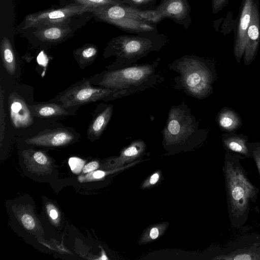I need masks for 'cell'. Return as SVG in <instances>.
Returning <instances> with one entry per match:
<instances>
[{
    "instance_id": "cell-1",
    "label": "cell",
    "mask_w": 260,
    "mask_h": 260,
    "mask_svg": "<svg viewBox=\"0 0 260 260\" xmlns=\"http://www.w3.org/2000/svg\"><path fill=\"white\" fill-rule=\"evenodd\" d=\"M223 172L231 222L240 228L248 218L251 203L256 202L258 189L250 181L238 156L226 154Z\"/></svg>"
},
{
    "instance_id": "cell-2",
    "label": "cell",
    "mask_w": 260,
    "mask_h": 260,
    "mask_svg": "<svg viewBox=\"0 0 260 260\" xmlns=\"http://www.w3.org/2000/svg\"><path fill=\"white\" fill-rule=\"evenodd\" d=\"M168 41L167 37L158 31L120 35L107 43L104 55L115 56V63L119 68L128 67L136 64L150 52L160 50Z\"/></svg>"
},
{
    "instance_id": "cell-3",
    "label": "cell",
    "mask_w": 260,
    "mask_h": 260,
    "mask_svg": "<svg viewBox=\"0 0 260 260\" xmlns=\"http://www.w3.org/2000/svg\"><path fill=\"white\" fill-rule=\"evenodd\" d=\"M91 13L100 21L135 34L157 31L156 24L161 21L154 9L141 10L124 4L92 8Z\"/></svg>"
},
{
    "instance_id": "cell-4",
    "label": "cell",
    "mask_w": 260,
    "mask_h": 260,
    "mask_svg": "<svg viewBox=\"0 0 260 260\" xmlns=\"http://www.w3.org/2000/svg\"><path fill=\"white\" fill-rule=\"evenodd\" d=\"M159 58L153 64H136L106 73L99 84L123 92L125 95L142 91L156 84L160 79L157 73Z\"/></svg>"
},
{
    "instance_id": "cell-5",
    "label": "cell",
    "mask_w": 260,
    "mask_h": 260,
    "mask_svg": "<svg viewBox=\"0 0 260 260\" xmlns=\"http://www.w3.org/2000/svg\"><path fill=\"white\" fill-rule=\"evenodd\" d=\"M170 69L179 74L176 87L187 94L201 99L211 92L213 75L204 58L186 55L172 62Z\"/></svg>"
},
{
    "instance_id": "cell-6",
    "label": "cell",
    "mask_w": 260,
    "mask_h": 260,
    "mask_svg": "<svg viewBox=\"0 0 260 260\" xmlns=\"http://www.w3.org/2000/svg\"><path fill=\"white\" fill-rule=\"evenodd\" d=\"M162 134L165 147L182 148L188 145L193 147L201 140L203 132L189 108L182 103L170 110Z\"/></svg>"
},
{
    "instance_id": "cell-7",
    "label": "cell",
    "mask_w": 260,
    "mask_h": 260,
    "mask_svg": "<svg viewBox=\"0 0 260 260\" xmlns=\"http://www.w3.org/2000/svg\"><path fill=\"white\" fill-rule=\"evenodd\" d=\"M91 7L71 4L27 15L22 22L23 29L37 28L51 25H69L74 18L91 13Z\"/></svg>"
},
{
    "instance_id": "cell-8",
    "label": "cell",
    "mask_w": 260,
    "mask_h": 260,
    "mask_svg": "<svg viewBox=\"0 0 260 260\" xmlns=\"http://www.w3.org/2000/svg\"><path fill=\"white\" fill-rule=\"evenodd\" d=\"M111 96L117 99L125 96L121 91L107 88H96L86 81L64 93L60 98L64 108L87 104Z\"/></svg>"
},
{
    "instance_id": "cell-9",
    "label": "cell",
    "mask_w": 260,
    "mask_h": 260,
    "mask_svg": "<svg viewBox=\"0 0 260 260\" xmlns=\"http://www.w3.org/2000/svg\"><path fill=\"white\" fill-rule=\"evenodd\" d=\"M153 9L156 11L161 21L170 19L185 29L188 28L192 22L188 0H161Z\"/></svg>"
},
{
    "instance_id": "cell-10",
    "label": "cell",
    "mask_w": 260,
    "mask_h": 260,
    "mask_svg": "<svg viewBox=\"0 0 260 260\" xmlns=\"http://www.w3.org/2000/svg\"><path fill=\"white\" fill-rule=\"evenodd\" d=\"M254 2V0H243L239 8L238 21L235 31L234 46V55L238 62L243 55Z\"/></svg>"
},
{
    "instance_id": "cell-11",
    "label": "cell",
    "mask_w": 260,
    "mask_h": 260,
    "mask_svg": "<svg viewBox=\"0 0 260 260\" xmlns=\"http://www.w3.org/2000/svg\"><path fill=\"white\" fill-rule=\"evenodd\" d=\"M260 44V11L259 0H254L251 21L247 32L243 53L244 63L250 64L255 57Z\"/></svg>"
},
{
    "instance_id": "cell-12",
    "label": "cell",
    "mask_w": 260,
    "mask_h": 260,
    "mask_svg": "<svg viewBox=\"0 0 260 260\" xmlns=\"http://www.w3.org/2000/svg\"><path fill=\"white\" fill-rule=\"evenodd\" d=\"M74 138L73 134L65 129H47L26 139L25 142L37 146L58 147L70 143Z\"/></svg>"
},
{
    "instance_id": "cell-13",
    "label": "cell",
    "mask_w": 260,
    "mask_h": 260,
    "mask_svg": "<svg viewBox=\"0 0 260 260\" xmlns=\"http://www.w3.org/2000/svg\"><path fill=\"white\" fill-rule=\"evenodd\" d=\"M9 105L11 121L15 127H26L33 123L30 109L20 95L15 92L10 93Z\"/></svg>"
},
{
    "instance_id": "cell-14",
    "label": "cell",
    "mask_w": 260,
    "mask_h": 260,
    "mask_svg": "<svg viewBox=\"0 0 260 260\" xmlns=\"http://www.w3.org/2000/svg\"><path fill=\"white\" fill-rule=\"evenodd\" d=\"M74 30L69 25H51L36 28L34 36L42 42L61 43L74 35Z\"/></svg>"
},
{
    "instance_id": "cell-15",
    "label": "cell",
    "mask_w": 260,
    "mask_h": 260,
    "mask_svg": "<svg viewBox=\"0 0 260 260\" xmlns=\"http://www.w3.org/2000/svg\"><path fill=\"white\" fill-rule=\"evenodd\" d=\"M24 162L28 170L38 174H46L52 170V162L45 153L31 149L22 152Z\"/></svg>"
},
{
    "instance_id": "cell-16",
    "label": "cell",
    "mask_w": 260,
    "mask_h": 260,
    "mask_svg": "<svg viewBox=\"0 0 260 260\" xmlns=\"http://www.w3.org/2000/svg\"><path fill=\"white\" fill-rule=\"evenodd\" d=\"M146 147L145 142L142 140L133 142L122 150L118 157L109 160L105 169L112 170L122 167L125 164L133 162L144 152Z\"/></svg>"
},
{
    "instance_id": "cell-17",
    "label": "cell",
    "mask_w": 260,
    "mask_h": 260,
    "mask_svg": "<svg viewBox=\"0 0 260 260\" xmlns=\"http://www.w3.org/2000/svg\"><path fill=\"white\" fill-rule=\"evenodd\" d=\"M113 111L112 105H109L96 116L89 126L88 137L98 138L102 135L110 120Z\"/></svg>"
},
{
    "instance_id": "cell-18",
    "label": "cell",
    "mask_w": 260,
    "mask_h": 260,
    "mask_svg": "<svg viewBox=\"0 0 260 260\" xmlns=\"http://www.w3.org/2000/svg\"><path fill=\"white\" fill-rule=\"evenodd\" d=\"M28 107L31 114L38 117H51L69 114L64 107L55 103L32 105L29 106Z\"/></svg>"
},
{
    "instance_id": "cell-19",
    "label": "cell",
    "mask_w": 260,
    "mask_h": 260,
    "mask_svg": "<svg viewBox=\"0 0 260 260\" xmlns=\"http://www.w3.org/2000/svg\"><path fill=\"white\" fill-rule=\"evenodd\" d=\"M1 55L3 66L11 75L15 74L16 69V57L10 40L4 37L1 43Z\"/></svg>"
},
{
    "instance_id": "cell-20",
    "label": "cell",
    "mask_w": 260,
    "mask_h": 260,
    "mask_svg": "<svg viewBox=\"0 0 260 260\" xmlns=\"http://www.w3.org/2000/svg\"><path fill=\"white\" fill-rule=\"evenodd\" d=\"M223 144L226 148L242 157H247L251 155L250 149L246 144V141L239 137H229L223 140Z\"/></svg>"
},
{
    "instance_id": "cell-21",
    "label": "cell",
    "mask_w": 260,
    "mask_h": 260,
    "mask_svg": "<svg viewBox=\"0 0 260 260\" xmlns=\"http://www.w3.org/2000/svg\"><path fill=\"white\" fill-rule=\"evenodd\" d=\"M168 225V222H161L148 227L142 235L139 244H146L158 239L165 233Z\"/></svg>"
},
{
    "instance_id": "cell-22",
    "label": "cell",
    "mask_w": 260,
    "mask_h": 260,
    "mask_svg": "<svg viewBox=\"0 0 260 260\" xmlns=\"http://www.w3.org/2000/svg\"><path fill=\"white\" fill-rule=\"evenodd\" d=\"M98 54L96 46L92 44H87L74 51V56L80 64L92 62Z\"/></svg>"
},
{
    "instance_id": "cell-23",
    "label": "cell",
    "mask_w": 260,
    "mask_h": 260,
    "mask_svg": "<svg viewBox=\"0 0 260 260\" xmlns=\"http://www.w3.org/2000/svg\"><path fill=\"white\" fill-rule=\"evenodd\" d=\"M213 259L225 260L260 259V251L254 250L253 248L247 249V250L239 249L234 252L219 255Z\"/></svg>"
},
{
    "instance_id": "cell-24",
    "label": "cell",
    "mask_w": 260,
    "mask_h": 260,
    "mask_svg": "<svg viewBox=\"0 0 260 260\" xmlns=\"http://www.w3.org/2000/svg\"><path fill=\"white\" fill-rule=\"evenodd\" d=\"M218 121L222 128L230 131L237 128L240 123L237 115L233 111L228 110L220 112L218 117Z\"/></svg>"
},
{
    "instance_id": "cell-25",
    "label": "cell",
    "mask_w": 260,
    "mask_h": 260,
    "mask_svg": "<svg viewBox=\"0 0 260 260\" xmlns=\"http://www.w3.org/2000/svg\"><path fill=\"white\" fill-rule=\"evenodd\" d=\"M124 4L138 10L153 9L156 5L157 0H121Z\"/></svg>"
},
{
    "instance_id": "cell-26",
    "label": "cell",
    "mask_w": 260,
    "mask_h": 260,
    "mask_svg": "<svg viewBox=\"0 0 260 260\" xmlns=\"http://www.w3.org/2000/svg\"><path fill=\"white\" fill-rule=\"evenodd\" d=\"M72 3L95 8L102 6L122 4L121 0H71Z\"/></svg>"
},
{
    "instance_id": "cell-27",
    "label": "cell",
    "mask_w": 260,
    "mask_h": 260,
    "mask_svg": "<svg viewBox=\"0 0 260 260\" xmlns=\"http://www.w3.org/2000/svg\"><path fill=\"white\" fill-rule=\"evenodd\" d=\"M85 161L78 157H71L69 159V165L73 173L76 174H79L84 166Z\"/></svg>"
},
{
    "instance_id": "cell-28",
    "label": "cell",
    "mask_w": 260,
    "mask_h": 260,
    "mask_svg": "<svg viewBox=\"0 0 260 260\" xmlns=\"http://www.w3.org/2000/svg\"><path fill=\"white\" fill-rule=\"evenodd\" d=\"M161 176V172L157 171L152 174L142 184V188H150L155 185L159 181Z\"/></svg>"
},
{
    "instance_id": "cell-29",
    "label": "cell",
    "mask_w": 260,
    "mask_h": 260,
    "mask_svg": "<svg viewBox=\"0 0 260 260\" xmlns=\"http://www.w3.org/2000/svg\"><path fill=\"white\" fill-rule=\"evenodd\" d=\"M20 220L24 226L27 230H32L35 227V221L33 217L28 213L21 215Z\"/></svg>"
},
{
    "instance_id": "cell-30",
    "label": "cell",
    "mask_w": 260,
    "mask_h": 260,
    "mask_svg": "<svg viewBox=\"0 0 260 260\" xmlns=\"http://www.w3.org/2000/svg\"><path fill=\"white\" fill-rule=\"evenodd\" d=\"M229 0H212V11L213 14L220 12L228 4Z\"/></svg>"
},
{
    "instance_id": "cell-31",
    "label": "cell",
    "mask_w": 260,
    "mask_h": 260,
    "mask_svg": "<svg viewBox=\"0 0 260 260\" xmlns=\"http://www.w3.org/2000/svg\"><path fill=\"white\" fill-rule=\"evenodd\" d=\"M3 96L2 93V90H1V141L2 142L3 138L4 132L5 129V111L3 109Z\"/></svg>"
},
{
    "instance_id": "cell-32",
    "label": "cell",
    "mask_w": 260,
    "mask_h": 260,
    "mask_svg": "<svg viewBox=\"0 0 260 260\" xmlns=\"http://www.w3.org/2000/svg\"><path fill=\"white\" fill-rule=\"evenodd\" d=\"M250 150L260 175V146L254 147L252 150L251 149Z\"/></svg>"
},
{
    "instance_id": "cell-33",
    "label": "cell",
    "mask_w": 260,
    "mask_h": 260,
    "mask_svg": "<svg viewBox=\"0 0 260 260\" xmlns=\"http://www.w3.org/2000/svg\"><path fill=\"white\" fill-rule=\"evenodd\" d=\"M99 167V162L96 161L90 162L85 165L82 170L83 173H88L95 171Z\"/></svg>"
},
{
    "instance_id": "cell-34",
    "label": "cell",
    "mask_w": 260,
    "mask_h": 260,
    "mask_svg": "<svg viewBox=\"0 0 260 260\" xmlns=\"http://www.w3.org/2000/svg\"><path fill=\"white\" fill-rule=\"evenodd\" d=\"M49 216L53 220H56L58 216V214L56 210L55 209H50L49 211Z\"/></svg>"
}]
</instances>
